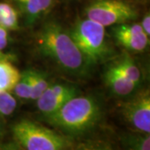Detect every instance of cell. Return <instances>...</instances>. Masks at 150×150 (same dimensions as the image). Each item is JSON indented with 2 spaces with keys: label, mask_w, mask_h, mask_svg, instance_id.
Wrapping results in <instances>:
<instances>
[{
  "label": "cell",
  "mask_w": 150,
  "mask_h": 150,
  "mask_svg": "<svg viewBox=\"0 0 150 150\" xmlns=\"http://www.w3.org/2000/svg\"><path fill=\"white\" fill-rule=\"evenodd\" d=\"M15 143L25 150H67L71 141L66 137L28 119L12 126Z\"/></svg>",
  "instance_id": "cell-3"
},
{
  "label": "cell",
  "mask_w": 150,
  "mask_h": 150,
  "mask_svg": "<svg viewBox=\"0 0 150 150\" xmlns=\"http://www.w3.org/2000/svg\"><path fill=\"white\" fill-rule=\"evenodd\" d=\"M2 130H3V127H2V123H1V121H0V134L2 133Z\"/></svg>",
  "instance_id": "cell-23"
},
{
  "label": "cell",
  "mask_w": 150,
  "mask_h": 150,
  "mask_svg": "<svg viewBox=\"0 0 150 150\" xmlns=\"http://www.w3.org/2000/svg\"><path fill=\"white\" fill-rule=\"evenodd\" d=\"M19 7L25 22L28 25L33 24L53 5L54 0H13Z\"/></svg>",
  "instance_id": "cell-10"
},
{
  "label": "cell",
  "mask_w": 150,
  "mask_h": 150,
  "mask_svg": "<svg viewBox=\"0 0 150 150\" xmlns=\"http://www.w3.org/2000/svg\"><path fill=\"white\" fill-rule=\"evenodd\" d=\"M76 150H112V149L104 142L88 141L79 145Z\"/></svg>",
  "instance_id": "cell-18"
},
{
  "label": "cell",
  "mask_w": 150,
  "mask_h": 150,
  "mask_svg": "<svg viewBox=\"0 0 150 150\" xmlns=\"http://www.w3.org/2000/svg\"><path fill=\"white\" fill-rule=\"evenodd\" d=\"M77 95V88L67 84L49 85L38 98L37 107L45 117L57 112L68 100Z\"/></svg>",
  "instance_id": "cell-7"
},
{
  "label": "cell",
  "mask_w": 150,
  "mask_h": 150,
  "mask_svg": "<svg viewBox=\"0 0 150 150\" xmlns=\"http://www.w3.org/2000/svg\"><path fill=\"white\" fill-rule=\"evenodd\" d=\"M10 59V56L8 55V54L3 53L2 51H0V61L1 60H9Z\"/></svg>",
  "instance_id": "cell-22"
},
{
  "label": "cell",
  "mask_w": 150,
  "mask_h": 150,
  "mask_svg": "<svg viewBox=\"0 0 150 150\" xmlns=\"http://www.w3.org/2000/svg\"><path fill=\"white\" fill-rule=\"evenodd\" d=\"M28 75L31 85V99L37 100L49 84L47 79L39 72L28 70Z\"/></svg>",
  "instance_id": "cell-15"
},
{
  "label": "cell",
  "mask_w": 150,
  "mask_h": 150,
  "mask_svg": "<svg viewBox=\"0 0 150 150\" xmlns=\"http://www.w3.org/2000/svg\"><path fill=\"white\" fill-rule=\"evenodd\" d=\"M21 73L9 60L0 61V91L11 92L18 82Z\"/></svg>",
  "instance_id": "cell-11"
},
{
  "label": "cell",
  "mask_w": 150,
  "mask_h": 150,
  "mask_svg": "<svg viewBox=\"0 0 150 150\" xmlns=\"http://www.w3.org/2000/svg\"><path fill=\"white\" fill-rule=\"evenodd\" d=\"M8 43V30L0 25V51L6 48Z\"/></svg>",
  "instance_id": "cell-19"
},
{
  "label": "cell",
  "mask_w": 150,
  "mask_h": 150,
  "mask_svg": "<svg viewBox=\"0 0 150 150\" xmlns=\"http://www.w3.org/2000/svg\"><path fill=\"white\" fill-rule=\"evenodd\" d=\"M124 150H150L149 134H128L123 139Z\"/></svg>",
  "instance_id": "cell-14"
},
{
  "label": "cell",
  "mask_w": 150,
  "mask_h": 150,
  "mask_svg": "<svg viewBox=\"0 0 150 150\" xmlns=\"http://www.w3.org/2000/svg\"><path fill=\"white\" fill-rule=\"evenodd\" d=\"M36 44L44 56L71 74H87L92 65L78 48L69 33L55 22L45 23L38 32Z\"/></svg>",
  "instance_id": "cell-1"
},
{
  "label": "cell",
  "mask_w": 150,
  "mask_h": 150,
  "mask_svg": "<svg viewBox=\"0 0 150 150\" xmlns=\"http://www.w3.org/2000/svg\"><path fill=\"white\" fill-rule=\"evenodd\" d=\"M122 113L125 120L139 133L150 134L149 91L142 92L125 103Z\"/></svg>",
  "instance_id": "cell-6"
},
{
  "label": "cell",
  "mask_w": 150,
  "mask_h": 150,
  "mask_svg": "<svg viewBox=\"0 0 150 150\" xmlns=\"http://www.w3.org/2000/svg\"><path fill=\"white\" fill-rule=\"evenodd\" d=\"M85 15L105 28L134 20L138 13L134 6L124 0H94L87 6Z\"/></svg>",
  "instance_id": "cell-5"
},
{
  "label": "cell",
  "mask_w": 150,
  "mask_h": 150,
  "mask_svg": "<svg viewBox=\"0 0 150 150\" xmlns=\"http://www.w3.org/2000/svg\"><path fill=\"white\" fill-rule=\"evenodd\" d=\"M101 117L98 102L91 96H74L57 112L47 117L51 125L72 135L84 134L93 129Z\"/></svg>",
  "instance_id": "cell-2"
},
{
  "label": "cell",
  "mask_w": 150,
  "mask_h": 150,
  "mask_svg": "<svg viewBox=\"0 0 150 150\" xmlns=\"http://www.w3.org/2000/svg\"><path fill=\"white\" fill-rule=\"evenodd\" d=\"M1 118H2V115L0 114V121H1Z\"/></svg>",
  "instance_id": "cell-24"
},
{
  "label": "cell",
  "mask_w": 150,
  "mask_h": 150,
  "mask_svg": "<svg viewBox=\"0 0 150 150\" xmlns=\"http://www.w3.org/2000/svg\"><path fill=\"white\" fill-rule=\"evenodd\" d=\"M104 81L110 90L118 96L129 95L137 87L113 64L106 70L104 74Z\"/></svg>",
  "instance_id": "cell-9"
},
{
  "label": "cell",
  "mask_w": 150,
  "mask_h": 150,
  "mask_svg": "<svg viewBox=\"0 0 150 150\" xmlns=\"http://www.w3.org/2000/svg\"><path fill=\"white\" fill-rule=\"evenodd\" d=\"M17 100L10 92L0 91V114L2 116H9L15 111Z\"/></svg>",
  "instance_id": "cell-17"
},
{
  "label": "cell",
  "mask_w": 150,
  "mask_h": 150,
  "mask_svg": "<svg viewBox=\"0 0 150 150\" xmlns=\"http://www.w3.org/2000/svg\"><path fill=\"white\" fill-rule=\"evenodd\" d=\"M17 97L22 99H31V85L29 81L28 70L21 73L18 82L13 88Z\"/></svg>",
  "instance_id": "cell-16"
},
{
  "label": "cell",
  "mask_w": 150,
  "mask_h": 150,
  "mask_svg": "<svg viewBox=\"0 0 150 150\" xmlns=\"http://www.w3.org/2000/svg\"><path fill=\"white\" fill-rule=\"evenodd\" d=\"M114 66L123 74L128 79L136 85L139 84L141 80V72L139 68L135 64L134 60L128 54H123V56L114 64Z\"/></svg>",
  "instance_id": "cell-12"
},
{
  "label": "cell",
  "mask_w": 150,
  "mask_h": 150,
  "mask_svg": "<svg viewBox=\"0 0 150 150\" xmlns=\"http://www.w3.org/2000/svg\"><path fill=\"white\" fill-rule=\"evenodd\" d=\"M141 27L143 28V31L147 36H150V15L149 13H146L144 17L143 18V20L141 22Z\"/></svg>",
  "instance_id": "cell-20"
},
{
  "label": "cell",
  "mask_w": 150,
  "mask_h": 150,
  "mask_svg": "<svg viewBox=\"0 0 150 150\" xmlns=\"http://www.w3.org/2000/svg\"><path fill=\"white\" fill-rule=\"evenodd\" d=\"M0 150H25L24 149H23L21 146L14 143H8L7 144H4V146H2V148L0 149Z\"/></svg>",
  "instance_id": "cell-21"
},
{
  "label": "cell",
  "mask_w": 150,
  "mask_h": 150,
  "mask_svg": "<svg viewBox=\"0 0 150 150\" xmlns=\"http://www.w3.org/2000/svg\"><path fill=\"white\" fill-rule=\"evenodd\" d=\"M82 54L91 64L98 63L109 54L105 28L90 19H80L69 32Z\"/></svg>",
  "instance_id": "cell-4"
},
{
  "label": "cell",
  "mask_w": 150,
  "mask_h": 150,
  "mask_svg": "<svg viewBox=\"0 0 150 150\" xmlns=\"http://www.w3.org/2000/svg\"><path fill=\"white\" fill-rule=\"evenodd\" d=\"M117 42L133 52H142L149 44V37L143 31L140 23H121L112 28Z\"/></svg>",
  "instance_id": "cell-8"
},
{
  "label": "cell",
  "mask_w": 150,
  "mask_h": 150,
  "mask_svg": "<svg viewBox=\"0 0 150 150\" xmlns=\"http://www.w3.org/2000/svg\"><path fill=\"white\" fill-rule=\"evenodd\" d=\"M0 25L7 30L18 28V13L7 3H0Z\"/></svg>",
  "instance_id": "cell-13"
}]
</instances>
